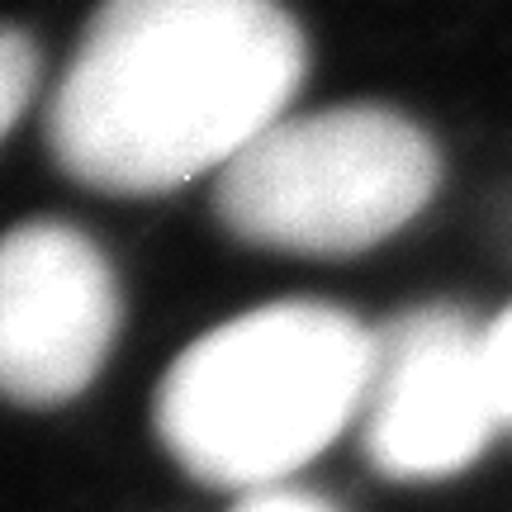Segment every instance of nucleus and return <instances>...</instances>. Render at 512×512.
Returning a JSON list of instances; mask_svg holds the SVG:
<instances>
[{
  "mask_svg": "<svg viewBox=\"0 0 512 512\" xmlns=\"http://www.w3.org/2000/svg\"><path fill=\"white\" fill-rule=\"evenodd\" d=\"M489 332V361H494V384H498V408H503V427H512V309L498 318Z\"/></svg>",
  "mask_w": 512,
  "mask_h": 512,
  "instance_id": "7",
  "label": "nucleus"
},
{
  "mask_svg": "<svg viewBox=\"0 0 512 512\" xmlns=\"http://www.w3.org/2000/svg\"><path fill=\"white\" fill-rule=\"evenodd\" d=\"M441 162L399 110L337 105L285 114L219 171V214L238 238L275 252H366L418 219Z\"/></svg>",
  "mask_w": 512,
  "mask_h": 512,
  "instance_id": "3",
  "label": "nucleus"
},
{
  "mask_svg": "<svg viewBox=\"0 0 512 512\" xmlns=\"http://www.w3.org/2000/svg\"><path fill=\"white\" fill-rule=\"evenodd\" d=\"M34 81H38V62L29 38L19 29H0V138L19 124V114H24L29 95H34Z\"/></svg>",
  "mask_w": 512,
  "mask_h": 512,
  "instance_id": "6",
  "label": "nucleus"
},
{
  "mask_svg": "<svg viewBox=\"0 0 512 512\" xmlns=\"http://www.w3.org/2000/svg\"><path fill=\"white\" fill-rule=\"evenodd\" d=\"M119 332L110 261L67 223H19L0 238V394L67 403L100 375Z\"/></svg>",
  "mask_w": 512,
  "mask_h": 512,
  "instance_id": "5",
  "label": "nucleus"
},
{
  "mask_svg": "<svg viewBox=\"0 0 512 512\" xmlns=\"http://www.w3.org/2000/svg\"><path fill=\"white\" fill-rule=\"evenodd\" d=\"M233 512H332V508L309 494H294V489H261V494H242Z\"/></svg>",
  "mask_w": 512,
  "mask_h": 512,
  "instance_id": "8",
  "label": "nucleus"
},
{
  "mask_svg": "<svg viewBox=\"0 0 512 512\" xmlns=\"http://www.w3.org/2000/svg\"><path fill=\"white\" fill-rule=\"evenodd\" d=\"M304 34L275 0H100L53 95L62 171L157 195L223 171L290 114Z\"/></svg>",
  "mask_w": 512,
  "mask_h": 512,
  "instance_id": "1",
  "label": "nucleus"
},
{
  "mask_svg": "<svg viewBox=\"0 0 512 512\" xmlns=\"http://www.w3.org/2000/svg\"><path fill=\"white\" fill-rule=\"evenodd\" d=\"M375 332L313 299L266 304L204 332L166 370L157 432L214 489H285L361 422Z\"/></svg>",
  "mask_w": 512,
  "mask_h": 512,
  "instance_id": "2",
  "label": "nucleus"
},
{
  "mask_svg": "<svg viewBox=\"0 0 512 512\" xmlns=\"http://www.w3.org/2000/svg\"><path fill=\"white\" fill-rule=\"evenodd\" d=\"M503 427L489 332L456 309H418L375 332L361 432L389 479H446Z\"/></svg>",
  "mask_w": 512,
  "mask_h": 512,
  "instance_id": "4",
  "label": "nucleus"
}]
</instances>
